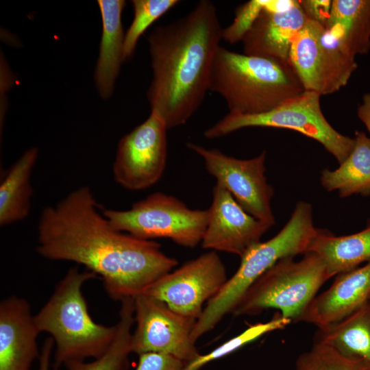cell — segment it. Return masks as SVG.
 Here are the masks:
<instances>
[{"mask_svg": "<svg viewBox=\"0 0 370 370\" xmlns=\"http://www.w3.org/2000/svg\"><path fill=\"white\" fill-rule=\"evenodd\" d=\"M98 208L88 186L44 208L37 227V252L48 260L84 266L119 301L134 298L177 265L159 243L114 229Z\"/></svg>", "mask_w": 370, "mask_h": 370, "instance_id": "1", "label": "cell"}, {"mask_svg": "<svg viewBox=\"0 0 370 370\" xmlns=\"http://www.w3.org/2000/svg\"><path fill=\"white\" fill-rule=\"evenodd\" d=\"M222 33L215 5L201 0L149 34L153 76L147 96L168 130L184 125L203 102Z\"/></svg>", "mask_w": 370, "mask_h": 370, "instance_id": "2", "label": "cell"}, {"mask_svg": "<svg viewBox=\"0 0 370 370\" xmlns=\"http://www.w3.org/2000/svg\"><path fill=\"white\" fill-rule=\"evenodd\" d=\"M209 90L225 101L230 114L267 112L304 91L288 62L239 53L220 47Z\"/></svg>", "mask_w": 370, "mask_h": 370, "instance_id": "3", "label": "cell"}, {"mask_svg": "<svg viewBox=\"0 0 370 370\" xmlns=\"http://www.w3.org/2000/svg\"><path fill=\"white\" fill-rule=\"evenodd\" d=\"M95 278H99L88 270L70 268L34 315L39 332L48 333L54 341L53 370L69 360L99 358L116 334V324L97 323L88 312L82 289L86 282Z\"/></svg>", "mask_w": 370, "mask_h": 370, "instance_id": "4", "label": "cell"}, {"mask_svg": "<svg viewBox=\"0 0 370 370\" xmlns=\"http://www.w3.org/2000/svg\"><path fill=\"white\" fill-rule=\"evenodd\" d=\"M319 230L314 225L312 205L298 201L290 219L276 235L255 244L241 257L236 271L206 304L194 325L191 340L196 343L213 330L225 316L232 314L251 285L278 261L306 254Z\"/></svg>", "mask_w": 370, "mask_h": 370, "instance_id": "5", "label": "cell"}, {"mask_svg": "<svg viewBox=\"0 0 370 370\" xmlns=\"http://www.w3.org/2000/svg\"><path fill=\"white\" fill-rule=\"evenodd\" d=\"M331 278L322 258L308 252L299 260L282 258L259 277L238 302L232 314L255 315L275 308L298 322L321 286Z\"/></svg>", "mask_w": 370, "mask_h": 370, "instance_id": "6", "label": "cell"}, {"mask_svg": "<svg viewBox=\"0 0 370 370\" xmlns=\"http://www.w3.org/2000/svg\"><path fill=\"white\" fill-rule=\"evenodd\" d=\"M102 212L116 230L144 240L166 238L190 248L201 243L210 217L208 208L191 209L178 198L162 192L134 202L128 210L106 209Z\"/></svg>", "mask_w": 370, "mask_h": 370, "instance_id": "7", "label": "cell"}, {"mask_svg": "<svg viewBox=\"0 0 370 370\" xmlns=\"http://www.w3.org/2000/svg\"><path fill=\"white\" fill-rule=\"evenodd\" d=\"M320 97L316 92L304 90L265 113H227L206 129L204 135L207 138H217L249 127L292 130L319 142L341 164L352 151L355 140L339 133L330 124L321 110Z\"/></svg>", "mask_w": 370, "mask_h": 370, "instance_id": "8", "label": "cell"}, {"mask_svg": "<svg viewBox=\"0 0 370 370\" xmlns=\"http://www.w3.org/2000/svg\"><path fill=\"white\" fill-rule=\"evenodd\" d=\"M355 58L323 25L308 20L292 43L288 62L304 90L322 96L348 83L358 67Z\"/></svg>", "mask_w": 370, "mask_h": 370, "instance_id": "9", "label": "cell"}, {"mask_svg": "<svg viewBox=\"0 0 370 370\" xmlns=\"http://www.w3.org/2000/svg\"><path fill=\"white\" fill-rule=\"evenodd\" d=\"M227 280L225 267L217 252L208 251L162 276L141 293L197 320L204 306L218 293Z\"/></svg>", "mask_w": 370, "mask_h": 370, "instance_id": "10", "label": "cell"}, {"mask_svg": "<svg viewBox=\"0 0 370 370\" xmlns=\"http://www.w3.org/2000/svg\"><path fill=\"white\" fill-rule=\"evenodd\" d=\"M187 147L202 158L207 172L247 213L272 226L275 224L271 204L274 190L265 176V151L243 160L193 143Z\"/></svg>", "mask_w": 370, "mask_h": 370, "instance_id": "11", "label": "cell"}, {"mask_svg": "<svg viewBox=\"0 0 370 370\" xmlns=\"http://www.w3.org/2000/svg\"><path fill=\"white\" fill-rule=\"evenodd\" d=\"M167 126L151 110L148 118L119 140L112 174L115 182L130 191L150 188L162 177L167 159Z\"/></svg>", "mask_w": 370, "mask_h": 370, "instance_id": "12", "label": "cell"}, {"mask_svg": "<svg viewBox=\"0 0 370 370\" xmlns=\"http://www.w3.org/2000/svg\"><path fill=\"white\" fill-rule=\"evenodd\" d=\"M135 330L132 353L156 352L188 363L199 354L190 338L196 319L180 314L165 303L140 293L134 297Z\"/></svg>", "mask_w": 370, "mask_h": 370, "instance_id": "13", "label": "cell"}, {"mask_svg": "<svg viewBox=\"0 0 370 370\" xmlns=\"http://www.w3.org/2000/svg\"><path fill=\"white\" fill-rule=\"evenodd\" d=\"M208 223L201 243L204 249L224 251L240 257L272 225L247 213L224 187L212 189Z\"/></svg>", "mask_w": 370, "mask_h": 370, "instance_id": "14", "label": "cell"}, {"mask_svg": "<svg viewBox=\"0 0 370 370\" xmlns=\"http://www.w3.org/2000/svg\"><path fill=\"white\" fill-rule=\"evenodd\" d=\"M40 334L31 306L12 295L0 303V370H30L38 359Z\"/></svg>", "mask_w": 370, "mask_h": 370, "instance_id": "15", "label": "cell"}, {"mask_svg": "<svg viewBox=\"0 0 370 370\" xmlns=\"http://www.w3.org/2000/svg\"><path fill=\"white\" fill-rule=\"evenodd\" d=\"M369 297L370 260L338 274L331 286L312 299L299 321L318 328L334 324L367 304Z\"/></svg>", "mask_w": 370, "mask_h": 370, "instance_id": "16", "label": "cell"}, {"mask_svg": "<svg viewBox=\"0 0 370 370\" xmlns=\"http://www.w3.org/2000/svg\"><path fill=\"white\" fill-rule=\"evenodd\" d=\"M308 21L299 1L285 11L264 9L241 40L243 53L288 62L292 43Z\"/></svg>", "mask_w": 370, "mask_h": 370, "instance_id": "17", "label": "cell"}, {"mask_svg": "<svg viewBox=\"0 0 370 370\" xmlns=\"http://www.w3.org/2000/svg\"><path fill=\"white\" fill-rule=\"evenodd\" d=\"M97 4L102 18V34L95 79L99 95L108 99L113 92L121 65L125 60L121 14L126 3L123 0H98Z\"/></svg>", "mask_w": 370, "mask_h": 370, "instance_id": "18", "label": "cell"}, {"mask_svg": "<svg viewBox=\"0 0 370 370\" xmlns=\"http://www.w3.org/2000/svg\"><path fill=\"white\" fill-rule=\"evenodd\" d=\"M38 158V149L26 150L4 173L0 183V226L23 221L32 207V175Z\"/></svg>", "mask_w": 370, "mask_h": 370, "instance_id": "19", "label": "cell"}, {"mask_svg": "<svg viewBox=\"0 0 370 370\" xmlns=\"http://www.w3.org/2000/svg\"><path fill=\"white\" fill-rule=\"evenodd\" d=\"M350 54L370 49V0H332L324 27Z\"/></svg>", "mask_w": 370, "mask_h": 370, "instance_id": "20", "label": "cell"}, {"mask_svg": "<svg viewBox=\"0 0 370 370\" xmlns=\"http://www.w3.org/2000/svg\"><path fill=\"white\" fill-rule=\"evenodd\" d=\"M354 146L339 166L321 171V186L328 192L336 191L340 197L370 195V137L356 131Z\"/></svg>", "mask_w": 370, "mask_h": 370, "instance_id": "21", "label": "cell"}, {"mask_svg": "<svg viewBox=\"0 0 370 370\" xmlns=\"http://www.w3.org/2000/svg\"><path fill=\"white\" fill-rule=\"evenodd\" d=\"M308 252L322 258L331 278L356 268L370 260V223L359 232L338 236L320 229Z\"/></svg>", "mask_w": 370, "mask_h": 370, "instance_id": "22", "label": "cell"}, {"mask_svg": "<svg viewBox=\"0 0 370 370\" xmlns=\"http://www.w3.org/2000/svg\"><path fill=\"white\" fill-rule=\"evenodd\" d=\"M314 343L328 345L345 356L370 364L369 303L341 321L318 328Z\"/></svg>", "mask_w": 370, "mask_h": 370, "instance_id": "23", "label": "cell"}, {"mask_svg": "<svg viewBox=\"0 0 370 370\" xmlns=\"http://www.w3.org/2000/svg\"><path fill=\"white\" fill-rule=\"evenodd\" d=\"M134 323V299L127 298L121 301L116 334L106 352L92 362L69 360L64 367L67 370H126L132 353Z\"/></svg>", "mask_w": 370, "mask_h": 370, "instance_id": "24", "label": "cell"}, {"mask_svg": "<svg viewBox=\"0 0 370 370\" xmlns=\"http://www.w3.org/2000/svg\"><path fill=\"white\" fill-rule=\"evenodd\" d=\"M292 321L280 313L264 323L250 325L243 332L227 341L206 354H199L194 360L186 363L183 370H199L204 365L225 356L269 332L286 328Z\"/></svg>", "mask_w": 370, "mask_h": 370, "instance_id": "25", "label": "cell"}, {"mask_svg": "<svg viewBox=\"0 0 370 370\" xmlns=\"http://www.w3.org/2000/svg\"><path fill=\"white\" fill-rule=\"evenodd\" d=\"M180 3L178 0H133L134 18L125 34L124 60L133 55L140 37L158 18Z\"/></svg>", "mask_w": 370, "mask_h": 370, "instance_id": "26", "label": "cell"}, {"mask_svg": "<svg viewBox=\"0 0 370 370\" xmlns=\"http://www.w3.org/2000/svg\"><path fill=\"white\" fill-rule=\"evenodd\" d=\"M295 370H370V364L345 356L328 345L314 343L297 358Z\"/></svg>", "mask_w": 370, "mask_h": 370, "instance_id": "27", "label": "cell"}, {"mask_svg": "<svg viewBox=\"0 0 370 370\" xmlns=\"http://www.w3.org/2000/svg\"><path fill=\"white\" fill-rule=\"evenodd\" d=\"M267 3V0H251L238 8L233 23L223 29L222 39L231 44L241 41Z\"/></svg>", "mask_w": 370, "mask_h": 370, "instance_id": "28", "label": "cell"}, {"mask_svg": "<svg viewBox=\"0 0 370 370\" xmlns=\"http://www.w3.org/2000/svg\"><path fill=\"white\" fill-rule=\"evenodd\" d=\"M136 370H183L186 362L175 356L156 352L138 355Z\"/></svg>", "mask_w": 370, "mask_h": 370, "instance_id": "29", "label": "cell"}, {"mask_svg": "<svg viewBox=\"0 0 370 370\" xmlns=\"http://www.w3.org/2000/svg\"><path fill=\"white\" fill-rule=\"evenodd\" d=\"M299 3L308 20L325 26L330 14L332 0H299Z\"/></svg>", "mask_w": 370, "mask_h": 370, "instance_id": "30", "label": "cell"}, {"mask_svg": "<svg viewBox=\"0 0 370 370\" xmlns=\"http://www.w3.org/2000/svg\"><path fill=\"white\" fill-rule=\"evenodd\" d=\"M54 347V341L51 337L45 340L38 358V370H50L51 357Z\"/></svg>", "mask_w": 370, "mask_h": 370, "instance_id": "31", "label": "cell"}, {"mask_svg": "<svg viewBox=\"0 0 370 370\" xmlns=\"http://www.w3.org/2000/svg\"><path fill=\"white\" fill-rule=\"evenodd\" d=\"M357 115L370 134V93L362 97V102L358 106Z\"/></svg>", "mask_w": 370, "mask_h": 370, "instance_id": "32", "label": "cell"}, {"mask_svg": "<svg viewBox=\"0 0 370 370\" xmlns=\"http://www.w3.org/2000/svg\"><path fill=\"white\" fill-rule=\"evenodd\" d=\"M369 304V306H370V297H369V301H368Z\"/></svg>", "mask_w": 370, "mask_h": 370, "instance_id": "33", "label": "cell"}]
</instances>
